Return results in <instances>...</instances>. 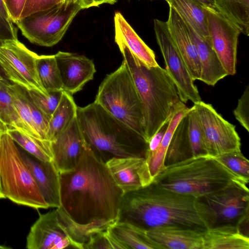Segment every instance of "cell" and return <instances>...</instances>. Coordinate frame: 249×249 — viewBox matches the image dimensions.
<instances>
[{"label":"cell","mask_w":249,"mask_h":249,"mask_svg":"<svg viewBox=\"0 0 249 249\" xmlns=\"http://www.w3.org/2000/svg\"><path fill=\"white\" fill-rule=\"evenodd\" d=\"M185 23L195 45L200 63V81L209 86H214L228 75L212 46L210 39L201 37L190 25Z\"/></svg>","instance_id":"cell-21"},{"label":"cell","mask_w":249,"mask_h":249,"mask_svg":"<svg viewBox=\"0 0 249 249\" xmlns=\"http://www.w3.org/2000/svg\"><path fill=\"white\" fill-rule=\"evenodd\" d=\"M239 179L249 182L230 171L215 158L203 155L166 166L153 182L164 189L199 198Z\"/></svg>","instance_id":"cell-5"},{"label":"cell","mask_w":249,"mask_h":249,"mask_svg":"<svg viewBox=\"0 0 249 249\" xmlns=\"http://www.w3.org/2000/svg\"><path fill=\"white\" fill-rule=\"evenodd\" d=\"M81 9L79 2L67 0L20 18L14 23L32 43L52 47L62 39L73 19Z\"/></svg>","instance_id":"cell-8"},{"label":"cell","mask_w":249,"mask_h":249,"mask_svg":"<svg viewBox=\"0 0 249 249\" xmlns=\"http://www.w3.org/2000/svg\"><path fill=\"white\" fill-rule=\"evenodd\" d=\"M63 91L51 92L45 95L36 91L26 90L28 95L35 106L51 118L59 102Z\"/></svg>","instance_id":"cell-36"},{"label":"cell","mask_w":249,"mask_h":249,"mask_svg":"<svg viewBox=\"0 0 249 249\" xmlns=\"http://www.w3.org/2000/svg\"><path fill=\"white\" fill-rule=\"evenodd\" d=\"M53 161L60 173L73 170L87 144L77 117L55 139L51 142Z\"/></svg>","instance_id":"cell-16"},{"label":"cell","mask_w":249,"mask_h":249,"mask_svg":"<svg viewBox=\"0 0 249 249\" xmlns=\"http://www.w3.org/2000/svg\"><path fill=\"white\" fill-rule=\"evenodd\" d=\"M8 83L4 79L0 81V121L8 128L16 129L25 134L23 125L8 91Z\"/></svg>","instance_id":"cell-33"},{"label":"cell","mask_w":249,"mask_h":249,"mask_svg":"<svg viewBox=\"0 0 249 249\" xmlns=\"http://www.w3.org/2000/svg\"><path fill=\"white\" fill-rule=\"evenodd\" d=\"M140 98L145 139L149 140L168 122L183 103L176 85L165 69L149 67L136 58L121 42L116 41Z\"/></svg>","instance_id":"cell-3"},{"label":"cell","mask_w":249,"mask_h":249,"mask_svg":"<svg viewBox=\"0 0 249 249\" xmlns=\"http://www.w3.org/2000/svg\"><path fill=\"white\" fill-rule=\"evenodd\" d=\"M169 32L194 81L200 80L201 66L195 45L185 21L169 6L166 21Z\"/></svg>","instance_id":"cell-19"},{"label":"cell","mask_w":249,"mask_h":249,"mask_svg":"<svg viewBox=\"0 0 249 249\" xmlns=\"http://www.w3.org/2000/svg\"><path fill=\"white\" fill-rule=\"evenodd\" d=\"M206 8L212 46L228 75L236 73L239 29L216 9Z\"/></svg>","instance_id":"cell-13"},{"label":"cell","mask_w":249,"mask_h":249,"mask_svg":"<svg viewBox=\"0 0 249 249\" xmlns=\"http://www.w3.org/2000/svg\"><path fill=\"white\" fill-rule=\"evenodd\" d=\"M1 42V41L0 40V42Z\"/></svg>","instance_id":"cell-50"},{"label":"cell","mask_w":249,"mask_h":249,"mask_svg":"<svg viewBox=\"0 0 249 249\" xmlns=\"http://www.w3.org/2000/svg\"><path fill=\"white\" fill-rule=\"evenodd\" d=\"M203 249H249V237L236 226H215L203 231Z\"/></svg>","instance_id":"cell-24"},{"label":"cell","mask_w":249,"mask_h":249,"mask_svg":"<svg viewBox=\"0 0 249 249\" xmlns=\"http://www.w3.org/2000/svg\"><path fill=\"white\" fill-rule=\"evenodd\" d=\"M73 248L71 241L58 217L56 209L39 213L27 236L28 249H63Z\"/></svg>","instance_id":"cell-14"},{"label":"cell","mask_w":249,"mask_h":249,"mask_svg":"<svg viewBox=\"0 0 249 249\" xmlns=\"http://www.w3.org/2000/svg\"><path fill=\"white\" fill-rule=\"evenodd\" d=\"M192 156L188 134L187 114L179 121L174 132L166 153L165 165L177 163Z\"/></svg>","instance_id":"cell-28"},{"label":"cell","mask_w":249,"mask_h":249,"mask_svg":"<svg viewBox=\"0 0 249 249\" xmlns=\"http://www.w3.org/2000/svg\"><path fill=\"white\" fill-rule=\"evenodd\" d=\"M118 221L145 231L165 226L203 231L214 226L215 218L198 198L164 189L152 182L123 194Z\"/></svg>","instance_id":"cell-2"},{"label":"cell","mask_w":249,"mask_h":249,"mask_svg":"<svg viewBox=\"0 0 249 249\" xmlns=\"http://www.w3.org/2000/svg\"><path fill=\"white\" fill-rule=\"evenodd\" d=\"M36 68L42 86L48 92L63 91L60 71L54 55H41L36 58Z\"/></svg>","instance_id":"cell-30"},{"label":"cell","mask_w":249,"mask_h":249,"mask_svg":"<svg viewBox=\"0 0 249 249\" xmlns=\"http://www.w3.org/2000/svg\"><path fill=\"white\" fill-rule=\"evenodd\" d=\"M7 129L0 121V180L5 198L36 209L49 208Z\"/></svg>","instance_id":"cell-6"},{"label":"cell","mask_w":249,"mask_h":249,"mask_svg":"<svg viewBox=\"0 0 249 249\" xmlns=\"http://www.w3.org/2000/svg\"></svg>","instance_id":"cell-52"},{"label":"cell","mask_w":249,"mask_h":249,"mask_svg":"<svg viewBox=\"0 0 249 249\" xmlns=\"http://www.w3.org/2000/svg\"><path fill=\"white\" fill-rule=\"evenodd\" d=\"M205 8L216 9L214 0H195Z\"/></svg>","instance_id":"cell-43"},{"label":"cell","mask_w":249,"mask_h":249,"mask_svg":"<svg viewBox=\"0 0 249 249\" xmlns=\"http://www.w3.org/2000/svg\"><path fill=\"white\" fill-rule=\"evenodd\" d=\"M77 106L72 95L63 91L59 102L49 122L48 141L53 142L77 117Z\"/></svg>","instance_id":"cell-27"},{"label":"cell","mask_w":249,"mask_h":249,"mask_svg":"<svg viewBox=\"0 0 249 249\" xmlns=\"http://www.w3.org/2000/svg\"><path fill=\"white\" fill-rule=\"evenodd\" d=\"M7 132L15 143L29 154L44 161L53 160L50 141L35 138L15 129L8 128Z\"/></svg>","instance_id":"cell-32"},{"label":"cell","mask_w":249,"mask_h":249,"mask_svg":"<svg viewBox=\"0 0 249 249\" xmlns=\"http://www.w3.org/2000/svg\"><path fill=\"white\" fill-rule=\"evenodd\" d=\"M115 41L123 43L132 53L149 67L159 65L154 52L140 38L122 14L117 12L114 17Z\"/></svg>","instance_id":"cell-23"},{"label":"cell","mask_w":249,"mask_h":249,"mask_svg":"<svg viewBox=\"0 0 249 249\" xmlns=\"http://www.w3.org/2000/svg\"><path fill=\"white\" fill-rule=\"evenodd\" d=\"M189 109L190 108L183 103L175 111L169 121L168 127L158 148L151 156L145 159L153 180L165 168V155L174 132L179 121L188 113Z\"/></svg>","instance_id":"cell-26"},{"label":"cell","mask_w":249,"mask_h":249,"mask_svg":"<svg viewBox=\"0 0 249 249\" xmlns=\"http://www.w3.org/2000/svg\"><path fill=\"white\" fill-rule=\"evenodd\" d=\"M37 56L18 39L0 42V67L8 79L27 90L48 95L38 75Z\"/></svg>","instance_id":"cell-10"},{"label":"cell","mask_w":249,"mask_h":249,"mask_svg":"<svg viewBox=\"0 0 249 249\" xmlns=\"http://www.w3.org/2000/svg\"><path fill=\"white\" fill-rule=\"evenodd\" d=\"M0 12L5 18L11 20L4 0H0Z\"/></svg>","instance_id":"cell-44"},{"label":"cell","mask_w":249,"mask_h":249,"mask_svg":"<svg viewBox=\"0 0 249 249\" xmlns=\"http://www.w3.org/2000/svg\"><path fill=\"white\" fill-rule=\"evenodd\" d=\"M249 86L247 85L239 99L236 107L233 110L235 119L247 131H249Z\"/></svg>","instance_id":"cell-37"},{"label":"cell","mask_w":249,"mask_h":249,"mask_svg":"<svg viewBox=\"0 0 249 249\" xmlns=\"http://www.w3.org/2000/svg\"><path fill=\"white\" fill-rule=\"evenodd\" d=\"M4 78L0 75V81L3 79Z\"/></svg>","instance_id":"cell-49"},{"label":"cell","mask_w":249,"mask_h":249,"mask_svg":"<svg viewBox=\"0 0 249 249\" xmlns=\"http://www.w3.org/2000/svg\"><path fill=\"white\" fill-rule=\"evenodd\" d=\"M62 82L63 89L72 95L93 79L96 69L93 61L75 53L58 52L54 54Z\"/></svg>","instance_id":"cell-17"},{"label":"cell","mask_w":249,"mask_h":249,"mask_svg":"<svg viewBox=\"0 0 249 249\" xmlns=\"http://www.w3.org/2000/svg\"><path fill=\"white\" fill-rule=\"evenodd\" d=\"M2 198H5L2 192L1 185H0V199H2Z\"/></svg>","instance_id":"cell-46"},{"label":"cell","mask_w":249,"mask_h":249,"mask_svg":"<svg viewBox=\"0 0 249 249\" xmlns=\"http://www.w3.org/2000/svg\"><path fill=\"white\" fill-rule=\"evenodd\" d=\"M94 102L146 140L140 98L124 60L101 82Z\"/></svg>","instance_id":"cell-7"},{"label":"cell","mask_w":249,"mask_h":249,"mask_svg":"<svg viewBox=\"0 0 249 249\" xmlns=\"http://www.w3.org/2000/svg\"><path fill=\"white\" fill-rule=\"evenodd\" d=\"M17 28L13 24V22L5 18L0 12V40L17 39Z\"/></svg>","instance_id":"cell-40"},{"label":"cell","mask_w":249,"mask_h":249,"mask_svg":"<svg viewBox=\"0 0 249 249\" xmlns=\"http://www.w3.org/2000/svg\"><path fill=\"white\" fill-rule=\"evenodd\" d=\"M77 119L87 146L104 162L112 158H144L145 139L95 102L77 107Z\"/></svg>","instance_id":"cell-4"},{"label":"cell","mask_w":249,"mask_h":249,"mask_svg":"<svg viewBox=\"0 0 249 249\" xmlns=\"http://www.w3.org/2000/svg\"><path fill=\"white\" fill-rule=\"evenodd\" d=\"M124 194L87 145L76 167L60 174V207L75 223L84 244L118 221Z\"/></svg>","instance_id":"cell-1"},{"label":"cell","mask_w":249,"mask_h":249,"mask_svg":"<svg viewBox=\"0 0 249 249\" xmlns=\"http://www.w3.org/2000/svg\"><path fill=\"white\" fill-rule=\"evenodd\" d=\"M188 134L193 156L206 155L202 144V132L196 111L193 106L187 113Z\"/></svg>","instance_id":"cell-35"},{"label":"cell","mask_w":249,"mask_h":249,"mask_svg":"<svg viewBox=\"0 0 249 249\" xmlns=\"http://www.w3.org/2000/svg\"><path fill=\"white\" fill-rule=\"evenodd\" d=\"M166 1L198 35L210 38L205 7L195 0H166Z\"/></svg>","instance_id":"cell-25"},{"label":"cell","mask_w":249,"mask_h":249,"mask_svg":"<svg viewBox=\"0 0 249 249\" xmlns=\"http://www.w3.org/2000/svg\"><path fill=\"white\" fill-rule=\"evenodd\" d=\"M18 149L49 208L60 207V173L53 161L41 160L22 148Z\"/></svg>","instance_id":"cell-18"},{"label":"cell","mask_w":249,"mask_h":249,"mask_svg":"<svg viewBox=\"0 0 249 249\" xmlns=\"http://www.w3.org/2000/svg\"><path fill=\"white\" fill-rule=\"evenodd\" d=\"M114 249L107 232V230L99 231L91 235L84 249Z\"/></svg>","instance_id":"cell-39"},{"label":"cell","mask_w":249,"mask_h":249,"mask_svg":"<svg viewBox=\"0 0 249 249\" xmlns=\"http://www.w3.org/2000/svg\"><path fill=\"white\" fill-rule=\"evenodd\" d=\"M79 2L82 9L105 3V0H79Z\"/></svg>","instance_id":"cell-42"},{"label":"cell","mask_w":249,"mask_h":249,"mask_svg":"<svg viewBox=\"0 0 249 249\" xmlns=\"http://www.w3.org/2000/svg\"><path fill=\"white\" fill-rule=\"evenodd\" d=\"M165 0V1H166V0Z\"/></svg>","instance_id":"cell-51"},{"label":"cell","mask_w":249,"mask_h":249,"mask_svg":"<svg viewBox=\"0 0 249 249\" xmlns=\"http://www.w3.org/2000/svg\"><path fill=\"white\" fill-rule=\"evenodd\" d=\"M26 0H4L12 21L15 23L20 18Z\"/></svg>","instance_id":"cell-41"},{"label":"cell","mask_w":249,"mask_h":249,"mask_svg":"<svg viewBox=\"0 0 249 249\" xmlns=\"http://www.w3.org/2000/svg\"><path fill=\"white\" fill-rule=\"evenodd\" d=\"M154 29L165 69L174 82L180 101L184 104L188 101L194 104L201 101L197 88L171 38L166 21L155 19Z\"/></svg>","instance_id":"cell-12"},{"label":"cell","mask_w":249,"mask_h":249,"mask_svg":"<svg viewBox=\"0 0 249 249\" xmlns=\"http://www.w3.org/2000/svg\"><path fill=\"white\" fill-rule=\"evenodd\" d=\"M217 11L244 35H249V0H214Z\"/></svg>","instance_id":"cell-29"},{"label":"cell","mask_w":249,"mask_h":249,"mask_svg":"<svg viewBox=\"0 0 249 249\" xmlns=\"http://www.w3.org/2000/svg\"><path fill=\"white\" fill-rule=\"evenodd\" d=\"M214 158L233 174L249 182V161L241 150L224 153Z\"/></svg>","instance_id":"cell-34"},{"label":"cell","mask_w":249,"mask_h":249,"mask_svg":"<svg viewBox=\"0 0 249 249\" xmlns=\"http://www.w3.org/2000/svg\"><path fill=\"white\" fill-rule=\"evenodd\" d=\"M193 106L200 125L206 155L214 157L241 150V140L234 125L224 119L210 104L201 100Z\"/></svg>","instance_id":"cell-9"},{"label":"cell","mask_w":249,"mask_h":249,"mask_svg":"<svg viewBox=\"0 0 249 249\" xmlns=\"http://www.w3.org/2000/svg\"><path fill=\"white\" fill-rule=\"evenodd\" d=\"M105 163L124 193L145 187L153 181L144 157L112 158Z\"/></svg>","instance_id":"cell-15"},{"label":"cell","mask_w":249,"mask_h":249,"mask_svg":"<svg viewBox=\"0 0 249 249\" xmlns=\"http://www.w3.org/2000/svg\"><path fill=\"white\" fill-rule=\"evenodd\" d=\"M66 0H61V2H63L65 1ZM73 0L79 2V0Z\"/></svg>","instance_id":"cell-48"},{"label":"cell","mask_w":249,"mask_h":249,"mask_svg":"<svg viewBox=\"0 0 249 249\" xmlns=\"http://www.w3.org/2000/svg\"><path fill=\"white\" fill-rule=\"evenodd\" d=\"M7 87L14 105L23 125L25 134L42 140L37 133L32 119L29 97L26 90L16 84L9 82Z\"/></svg>","instance_id":"cell-31"},{"label":"cell","mask_w":249,"mask_h":249,"mask_svg":"<svg viewBox=\"0 0 249 249\" xmlns=\"http://www.w3.org/2000/svg\"><path fill=\"white\" fill-rule=\"evenodd\" d=\"M114 249H161L146 231L131 224L117 221L107 229Z\"/></svg>","instance_id":"cell-22"},{"label":"cell","mask_w":249,"mask_h":249,"mask_svg":"<svg viewBox=\"0 0 249 249\" xmlns=\"http://www.w3.org/2000/svg\"><path fill=\"white\" fill-rule=\"evenodd\" d=\"M60 2L61 0H26L19 19L50 8Z\"/></svg>","instance_id":"cell-38"},{"label":"cell","mask_w":249,"mask_h":249,"mask_svg":"<svg viewBox=\"0 0 249 249\" xmlns=\"http://www.w3.org/2000/svg\"><path fill=\"white\" fill-rule=\"evenodd\" d=\"M248 183L241 179L234 180L223 188L198 198L212 211L215 218L213 227H237L244 218L249 216Z\"/></svg>","instance_id":"cell-11"},{"label":"cell","mask_w":249,"mask_h":249,"mask_svg":"<svg viewBox=\"0 0 249 249\" xmlns=\"http://www.w3.org/2000/svg\"><path fill=\"white\" fill-rule=\"evenodd\" d=\"M10 249V248L5 247L4 246L0 245V249Z\"/></svg>","instance_id":"cell-47"},{"label":"cell","mask_w":249,"mask_h":249,"mask_svg":"<svg viewBox=\"0 0 249 249\" xmlns=\"http://www.w3.org/2000/svg\"><path fill=\"white\" fill-rule=\"evenodd\" d=\"M204 231L165 226L148 230L146 234L161 249H203Z\"/></svg>","instance_id":"cell-20"},{"label":"cell","mask_w":249,"mask_h":249,"mask_svg":"<svg viewBox=\"0 0 249 249\" xmlns=\"http://www.w3.org/2000/svg\"><path fill=\"white\" fill-rule=\"evenodd\" d=\"M105 3L113 4L117 1V0H105Z\"/></svg>","instance_id":"cell-45"}]
</instances>
